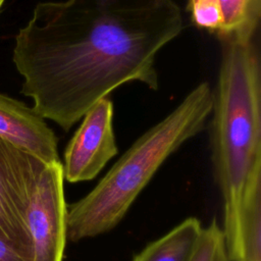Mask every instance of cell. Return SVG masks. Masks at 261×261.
I'll return each mask as SVG.
<instances>
[{"mask_svg": "<svg viewBox=\"0 0 261 261\" xmlns=\"http://www.w3.org/2000/svg\"><path fill=\"white\" fill-rule=\"evenodd\" d=\"M182 28L174 0L40 2L15 37L21 93L39 115L68 130L125 83L157 90L156 55Z\"/></svg>", "mask_w": 261, "mask_h": 261, "instance_id": "cell-1", "label": "cell"}, {"mask_svg": "<svg viewBox=\"0 0 261 261\" xmlns=\"http://www.w3.org/2000/svg\"><path fill=\"white\" fill-rule=\"evenodd\" d=\"M221 42L211 145L223 199L222 230L229 259L236 261L242 196L249 180L261 173V68L253 39Z\"/></svg>", "mask_w": 261, "mask_h": 261, "instance_id": "cell-2", "label": "cell"}, {"mask_svg": "<svg viewBox=\"0 0 261 261\" xmlns=\"http://www.w3.org/2000/svg\"><path fill=\"white\" fill-rule=\"evenodd\" d=\"M212 106L213 92L203 82L142 135L89 194L67 208V239L77 242L116 226L166 158L204 128Z\"/></svg>", "mask_w": 261, "mask_h": 261, "instance_id": "cell-3", "label": "cell"}, {"mask_svg": "<svg viewBox=\"0 0 261 261\" xmlns=\"http://www.w3.org/2000/svg\"><path fill=\"white\" fill-rule=\"evenodd\" d=\"M47 164L0 138V238L24 261H33L25 213Z\"/></svg>", "mask_w": 261, "mask_h": 261, "instance_id": "cell-4", "label": "cell"}, {"mask_svg": "<svg viewBox=\"0 0 261 261\" xmlns=\"http://www.w3.org/2000/svg\"><path fill=\"white\" fill-rule=\"evenodd\" d=\"M61 162L48 163L29 203L25 225L33 261H62L66 243L67 206Z\"/></svg>", "mask_w": 261, "mask_h": 261, "instance_id": "cell-5", "label": "cell"}, {"mask_svg": "<svg viewBox=\"0 0 261 261\" xmlns=\"http://www.w3.org/2000/svg\"><path fill=\"white\" fill-rule=\"evenodd\" d=\"M83 117L64 151L63 177L68 182L93 179L118 151L112 126L113 104L109 98L99 100Z\"/></svg>", "mask_w": 261, "mask_h": 261, "instance_id": "cell-6", "label": "cell"}, {"mask_svg": "<svg viewBox=\"0 0 261 261\" xmlns=\"http://www.w3.org/2000/svg\"><path fill=\"white\" fill-rule=\"evenodd\" d=\"M0 138L47 163L60 162L57 138L34 108L0 93Z\"/></svg>", "mask_w": 261, "mask_h": 261, "instance_id": "cell-7", "label": "cell"}, {"mask_svg": "<svg viewBox=\"0 0 261 261\" xmlns=\"http://www.w3.org/2000/svg\"><path fill=\"white\" fill-rule=\"evenodd\" d=\"M192 22L221 41L252 40L261 17V0H189Z\"/></svg>", "mask_w": 261, "mask_h": 261, "instance_id": "cell-8", "label": "cell"}, {"mask_svg": "<svg viewBox=\"0 0 261 261\" xmlns=\"http://www.w3.org/2000/svg\"><path fill=\"white\" fill-rule=\"evenodd\" d=\"M236 261H261V173L247 184L239 209Z\"/></svg>", "mask_w": 261, "mask_h": 261, "instance_id": "cell-9", "label": "cell"}, {"mask_svg": "<svg viewBox=\"0 0 261 261\" xmlns=\"http://www.w3.org/2000/svg\"><path fill=\"white\" fill-rule=\"evenodd\" d=\"M202 230L200 221L189 217L149 244L133 261H191Z\"/></svg>", "mask_w": 261, "mask_h": 261, "instance_id": "cell-10", "label": "cell"}, {"mask_svg": "<svg viewBox=\"0 0 261 261\" xmlns=\"http://www.w3.org/2000/svg\"><path fill=\"white\" fill-rule=\"evenodd\" d=\"M191 261H230L223 230L215 219L203 228Z\"/></svg>", "mask_w": 261, "mask_h": 261, "instance_id": "cell-11", "label": "cell"}, {"mask_svg": "<svg viewBox=\"0 0 261 261\" xmlns=\"http://www.w3.org/2000/svg\"><path fill=\"white\" fill-rule=\"evenodd\" d=\"M0 261H24L15 250L0 238Z\"/></svg>", "mask_w": 261, "mask_h": 261, "instance_id": "cell-12", "label": "cell"}, {"mask_svg": "<svg viewBox=\"0 0 261 261\" xmlns=\"http://www.w3.org/2000/svg\"><path fill=\"white\" fill-rule=\"evenodd\" d=\"M3 2H4V0H0V7L2 6V4H3Z\"/></svg>", "mask_w": 261, "mask_h": 261, "instance_id": "cell-13", "label": "cell"}]
</instances>
